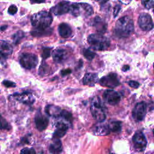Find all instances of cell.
Wrapping results in <instances>:
<instances>
[{
	"mask_svg": "<svg viewBox=\"0 0 154 154\" xmlns=\"http://www.w3.org/2000/svg\"><path fill=\"white\" fill-rule=\"evenodd\" d=\"M129 69V66L128 65H125L122 67V70L123 72H126Z\"/></svg>",
	"mask_w": 154,
	"mask_h": 154,
	"instance_id": "obj_40",
	"label": "cell"
},
{
	"mask_svg": "<svg viewBox=\"0 0 154 154\" xmlns=\"http://www.w3.org/2000/svg\"><path fill=\"white\" fill-rule=\"evenodd\" d=\"M153 68H154V64H153Z\"/></svg>",
	"mask_w": 154,
	"mask_h": 154,
	"instance_id": "obj_43",
	"label": "cell"
},
{
	"mask_svg": "<svg viewBox=\"0 0 154 154\" xmlns=\"http://www.w3.org/2000/svg\"><path fill=\"white\" fill-rule=\"evenodd\" d=\"M60 117H61L63 119H64L67 122H72V114L70 112H69V111H67L66 110H62L61 111Z\"/></svg>",
	"mask_w": 154,
	"mask_h": 154,
	"instance_id": "obj_29",
	"label": "cell"
},
{
	"mask_svg": "<svg viewBox=\"0 0 154 154\" xmlns=\"http://www.w3.org/2000/svg\"><path fill=\"white\" fill-rule=\"evenodd\" d=\"M128 84L130 87H132V88H137L140 86V84L135 81H130L128 82Z\"/></svg>",
	"mask_w": 154,
	"mask_h": 154,
	"instance_id": "obj_36",
	"label": "cell"
},
{
	"mask_svg": "<svg viewBox=\"0 0 154 154\" xmlns=\"http://www.w3.org/2000/svg\"><path fill=\"white\" fill-rule=\"evenodd\" d=\"M92 131L96 135H107L110 132L108 125L99 123L96 125L93 128Z\"/></svg>",
	"mask_w": 154,
	"mask_h": 154,
	"instance_id": "obj_17",
	"label": "cell"
},
{
	"mask_svg": "<svg viewBox=\"0 0 154 154\" xmlns=\"http://www.w3.org/2000/svg\"><path fill=\"white\" fill-rule=\"evenodd\" d=\"M20 153L23 154H34L35 151L33 148H24L20 150Z\"/></svg>",
	"mask_w": 154,
	"mask_h": 154,
	"instance_id": "obj_32",
	"label": "cell"
},
{
	"mask_svg": "<svg viewBox=\"0 0 154 154\" xmlns=\"http://www.w3.org/2000/svg\"><path fill=\"white\" fill-rule=\"evenodd\" d=\"M52 143L49 147V150L52 153H60L63 150L61 141L59 138H53Z\"/></svg>",
	"mask_w": 154,
	"mask_h": 154,
	"instance_id": "obj_21",
	"label": "cell"
},
{
	"mask_svg": "<svg viewBox=\"0 0 154 154\" xmlns=\"http://www.w3.org/2000/svg\"><path fill=\"white\" fill-rule=\"evenodd\" d=\"M90 46L97 51L106 49L110 45V41L105 36L101 34H90L87 38Z\"/></svg>",
	"mask_w": 154,
	"mask_h": 154,
	"instance_id": "obj_4",
	"label": "cell"
},
{
	"mask_svg": "<svg viewBox=\"0 0 154 154\" xmlns=\"http://www.w3.org/2000/svg\"><path fill=\"white\" fill-rule=\"evenodd\" d=\"M34 122L37 129L40 131L45 130L47 128L49 123L48 119L45 116L43 115L40 111H37L36 113Z\"/></svg>",
	"mask_w": 154,
	"mask_h": 154,
	"instance_id": "obj_14",
	"label": "cell"
},
{
	"mask_svg": "<svg viewBox=\"0 0 154 154\" xmlns=\"http://www.w3.org/2000/svg\"><path fill=\"white\" fill-rule=\"evenodd\" d=\"M1 129H9V125H8V123L2 117H1Z\"/></svg>",
	"mask_w": 154,
	"mask_h": 154,
	"instance_id": "obj_35",
	"label": "cell"
},
{
	"mask_svg": "<svg viewBox=\"0 0 154 154\" xmlns=\"http://www.w3.org/2000/svg\"><path fill=\"white\" fill-rule=\"evenodd\" d=\"M99 82L101 85L109 88L116 87L120 84L117 75L114 73H111L108 75L102 77Z\"/></svg>",
	"mask_w": 154,
	"mask_h": 154,
	"instance_id": "obj_10",
	"label": "cell"
},
{
	"mask_svg": "<svg viewBox=\"0 0 154 154\" xmlns=\"http://www.w3.org/2000/svg\"><path fill=\"white\" fill-rule=\"evenodd\" d=\"M153 134H154V129H153Z\"/></svg>",
	"mask_w": 154,
	"mask_h": 154,
	"instance_id": "obj_42",
	"label": "cell"
},
{
	"mask_svg": "<svg viewBox=\"0 0 154 154\" xmlns=\"http://www.w3.org/2000/svg\"><path fill=\"white\" fill-rule=\"evenodd\" d=\"M52 29L49 28H35L31 32V34L34 37H43L51 35Z\"/></svg>",
	"mask_w": 154,
	"mask_h": 154,
	"instance_id": "obj_24",
	"label": "cell"
},
{
	"mask_svg": "<svg viewBox=\"0 0 154 154\" xmlns=\"http://www.w3.org/2000/svg\"><path fill=\"white\" fill-rule=\"evenodd\" d=\"M92 25L94 26L96 28L97 31L100 33H104L106 31V23L98 16L96 17L93 19L92 22Z\"/></svg>",
	"mask_w": 154,
	"mask_h": 154,
	"instance_id": "obj_20",
	"label": "cell"
},
{
	"mask_svg": "<svg viewBox=\"0 0 154 154\" xmlns=\"http://www.w3.org/2000/svg\"><path fill=\"white\" fill-rule=\"evenodd\" d=\"M24 35V32L23 31H18L13 36V40L14 43L15 44H18L20 42V40L23 38Z\"/></svg>",
	"mask_w": 154,
	"mask_h": 154,
	"instance_id": "obj_27",
	"label": "cell"
},
{
	"mask_svg": "<svg viewBox=\"0 0 154 154\" xmlns=\"http://www.w3.org/2000/svg\"><path fill=\"white\" fill-rule=\"evenodd\" d=\"M56 129L53 134V138H60L63 137L68 129V124L64 121H58L56 124Z\"/></svg>",
	"mask_w": 154,
	"mask_h": 154,
	"instance_id": "obj_16",
	"label": "cell"
},
{
	"mask_svg": "<svg viewBox=\"0 0 154 154\" xmlns=\"http://www.w3.org/2000/svg\"><path fill=\"white\" fill-rule=\"evenodd\" d=\"M7 27V25H5H5L2 26H1V30H2V31H4V29H5V28H6Z\"/></svg>",
	"mask_w": 154,
	"mask_h": 154,
	"instance_id": "obj_41",
	"label": "cell"
},
{
	"mask_svg": "<svg viewBox=\"0 0 154 154\" xmlns=\"http://www.w3.org/2000/svg\"><path fill=\"white\" fill-rule=\"evenodd\" d=\"M103 97L106 103L111 105L117 104L121 99L119 93L113 90H106L105 91L103 94Z\"/></svg>",
	"mask_w": 154,
	"mask_h": 154,
	"instance_id": "obj_11",
	"label": "cell"
},
{
	"mask_svg": "<svg viewBox=\"0 0 154 154\" xmlns=\"http://www.w3.org/2000/svg\"><path fill=\"white\" fill-rule=\"evenodd\" d=\"M20 65L26 69L35 68L38 63L37 57L32 53H23L19 58Z\"/></svg>",
	"mask_w": 154,
	"mask_h": 154,
	"instance_id": "obj_6",
	"label": "cell"
},
{
	"mask_svg": "<svg viewBox=\"0 0 154 154\" xmlns=\"http://www.w3.org/2000/svg\"><path fill=\"white\" fill-rule=\"evenodd\" d=\"M68 57V52L63 48H56L52 52V58L55 62L63 63Z\"/></svg>",
	"mask_w": 154,
	"mask_h": 154,
	"instance_id": "obj_15",
	"label": "cell"
},
{
	"mask_svg": "<svg viewBox=\"0 0 154 154\" xmlns=\"http://www.w3.org/2000/svg\"><path fill=\"white\" fill-rule=\"evenodd\" d=\"M32 4L34 3H43L45 2V0H30Z\"/></svg>",
	"mask_w": 154,
	"mask_h": 154,
	"instance_id": "obj_39",
	"label": "cell"
},
{
	"mask_svg": "<svg viewBox=\"0 0 154 154\" xmlns=\"http://www.w3.org/2000/svg\"><path fill=\"white\" fill-rule=\"evenodd\" d=\"M14 99L25 105H31L34 102V97L29 92H23L22 93H15L11 96Z\"/></svg>",
	"mask_w": 154,
	"mask_h": 154,
	"instance_id": "obj_12",
	"label": "cell"
},
{
	"mask_svg": "<svg viewBox=\"0 0 154 154\" xmlns=\"http://www.w3.org/2000/svg\"><path fill=\"white\" fill-rule=\"evenodd\" d=\"M153 12H154V8H153Z\"/></svg>",
	"mask_w": 154,
	"mask_h": 154,
	"instance_id": "obj_44",
	"label": "cell"
},
{
	"mask_svg": "<svg viewBox=\"0 0 154 154\" xmlns=\"http://www.w3.org/2000/svg\"><path fill=\"white\" fill-rule=\"evenodd\" d=\"M141 3L147 9H150L154 5L153 0H141Z\"/></svg>",
	"mask_w": 154,
	"mask_h": 154,
	"instance_id": "obj_30",
	"label": "cell"
},
{
	"mask_svg": "<svg viewBox=\"0 0 154 154\" xmlns=\"http://www.w3.org/2000/svg\"><path fill=\"white\" fill-rule=\"evenodd\" d=\"M134 29L132 19L129 16H123L117 21L114 28V32L119 37L126 38L131 35L134 31Z\"/></svg>",
	"mask_w": 154,
	"mask_h": 154,
	"instance_id": "obj_1",
	"label": "cell"
},
{
	"mask_svg": "<svg viewBox=\"0 0 154 154\" xmlns=\"http://www.w3.org/2000/svg\"><path fill=\"white\" fill-rule=\"evenodd\" d=\"M91 113L93 118L98 122L101 123L106 119V108L98 96L92 98L90 106Z\"/></svg>",
	"mask_w": 154,
	"mask_h": 154,
	"instance_id": "obj_2",
	"label": "cell"
},
{
	"mask_svg": "<svg viewBox=\"0 0 154 154\" xmlns=\"http://www.w3.org/2000/svg\"><path fill=\"white\" fill-rule=\"evenodd\" d=\"M3 85H4L6 87H16V84L12 81H8V80H5L2 82Z\"/></svg>",
	"mask_w": 154,
	"mask_h": 154,
	"instance_id": "obj_34",
	"label": "cell"
},
{
	"mask_svg": "<svg viewBox=\"0 0 154 154\" xmlns=\"http://www.w3.org/2000/svg\"><path fill=\"white\" fill-rule=\"evenodd\" d=\"M132 142L134 143V148L138 152H143L145 150L147 141L145 135L141 131L135 132L132 137Z\"/></svg>",
	"mask_w": 154,
	"mask_h": 154,
	"instance_id": "obj_7",
	"label": "cell"
},
{
	"mask_svg": "<svg viewBox=\"0 0 154 154\" xmlns=\"http://www.w3.org/2000/svg\"><path fill=\"white\" fill-rule=\"evenodd\" d=\"M83 55L84 57L88 61H91L95 57V53L88 49H85L83 50Z\"/></svg>",
	"mask_w": 154,
	"mask_h": 154,
	"instance_id": "obj_28",
	"label": "cell"
},
{
	"mask_svg": "<svg viewBox=\"0 0 154 154\" xmlns=\"http://www.w3.org/2000/svg\"><path fill=\"white\" fill-rule=\"evenodd\" d=\"M70 4L68 1H62L53 7L51 11L55 15L59 16L65 14L70 11Z\"/></svg>",
	"mask_w": 154,
	"mask_h": 154,
	"instance_id": "obj_13",
	"label": "cell"
},
{
	"mask_svg": "<svg viewBox=\"0 0 154 154\" xmlns=\"http://www.w3.org/2000/svg\"><path fill=\"white\" fill-rule=\"evenodd\" d=\"M0 52L1 57L6 58L11 55L13 52L12 46L4 40H1L0 42Z\"/></svg>",
	"mask_w": 154,
	"mask_h": 154,
	"instance_id": "obj_19",
	"label": "cell"
},
{
	"mask_svg": "<svg viewBox=\"0 0 154 154\" xmlns=\"http://www.w3.org/2000/svg\"><path fill=\"white\" fill-rule=\"evenodd\" d=\"M51 72V68L50 67L46 64L45 63H43L39 67L38 69V74L40 76H46L50 73Z\"/></svg>",
	"mask_w": 154,
	"mask_h": 154,
	"instance_id": "obj_26",
	"label": "cell"
},
{
	"mask_svg": "<svg viewBox=\"0 0 154 154\" xmlns=\"http://www.w3.org/2000/svg\"><path fill=\"white\" fill-rule=\"evenodd\" d=\"M147 105L144 102H140L137 103L133 111L132 117L135 122H140L143 120L146 114Z\"/></svg>",
	"mask_w": 154,
	"mask_h": 154,
	"instance_id": "obj_8",
	"label": "cell"
},
{
	"mask_svg": "<svg viewBox=\"0 0 154 154\" xmlns=\"http://www.w3.org/2000/svg\"><path fill=\"white\" fill-rule=\"evenodd\" d=\"M138 25L143 31H148L154 27V24L151 16L146 13L141 14L138 18Z\"/></svg>",
	"mask_w": 154,
	"mask_h": 154,
	"instance_id": "obj_9",
	"label": "cell"
},
{
	"mask_svg": "<svg viewBox=\"0 0 154 154\" xmlns=\"http://www.w3.org/2000/svg\"><path fill=\"white\" fill-rule=\"evenodd\" d=\"M108 126L110 131L113 132H118L122 129V123L119 121H111Z\"/></svg>",
	"mask_w": 154,
	"mask_h": 154,
	"instance_id": "obj_25",
	"label": "cell"
},
{
	"mask_svg": "<svg viewBox=\"0 0 154 154\" xmlns=\"http://www.w3.org/2000/svg\"><path fill=\"white\" fill-rule=\"evenodd\" d=\"M120 10V6L119 5H117L115 6L114 8V17H116L119 12Z\"/></svg>",
	"mask_w": 154,
	"mask_h": 154,
	"instance_id": "obj_37",
	"label": "cell"
},
{
	"mask_svg": "<svg viewBox=\"0 0 154 154\" xmlns=\"http://www.w3.org/2000/svg\"><path fill=\"white\" fill-rule=\"evenodd\" d=\"M69 11L74 16L84 15L87 17L93 14V7L90 4L84 2L73 3L70 5Z\"/></svg>",
	"mask_w": 154,
	"mask_h": 154,
	"instance_id": "obj_5",
	"label": "cell"
},
{
	"mask_svg": "<svg viewBox=\"0 0 154 154\" xmlns=\"http://www.w3.org/2000/svg\"><path fill=\"white\" fill-rule=\"evenodd\" d=\"M70 73H71V70L69 69L61 70V75L63 76H66V75H68V74H69Z\"/></svg>",
	"mask_w": 154,
	"mask_h": 154,
	"instance_id": "obj_38",
	"label": "cell"
},
{
	"mask_svg": "<svg viewBox=\"0 0 154 154\" xmlns=\"http://www.w3.org/2000/svg\"><path fill=\"white\" fill-rule=\"evenodd\" d=\"M17 11V8L16 5H11L9 7L8 9V12L9 14L13 15L14 14L16 13V12Z\"/></svg>",
	"mask_w": 154,
	"mask_h": 154,
	"instance_id": "obj_33",
	"label": "cell"
},
{
	"mask_svg": "<svg viewBox=\"0 0 154 154\" xmlns=\"http://www.w3.org/2000/svg\"><path fill=\"white\" fill-rule=\"evenodd\" d=\"M61 111L60 107L52 105H47L45 108V112L48 116L56 118L60 117Z\"/></svg>",
	"mask_w": 154,
	"mask_h": 154,
	"instance_id": "obj_23",
	"label": "cell"
},
{
	"mask_svg": "<svg viewBox=\"0 0 154 154\" xmlns=\"http://www.w3.org/2000/svg\"><path fill=\"white\" fill-rule=\"evenodd\" d=\"M31 21L35 28H47L49 27L52 22V17L49 12L42 11L34 14Z\"/></svg>",
	"mask_w": 154,
	"mask_h": 154,
	"instance_id": "obj_3",
	"label": "cell"
},
{
	"mask_svg": "<svg viewBox=\"0 0 154 154\" xmlns=\"http://www.w3.org/2000/svg\"><path fill=\"white\" fill-rule=\"evenodd\" d=\"M51 55V49L49 48H45L43 49L42 57L43 59H46Z\"/></svg>",
	"mask_w": 154,
	"mask_h": 154,
	"instance_id": "obj_31",
	"label": "cell"
},
{
	"mask_svg": "<svg viewBox=\"0 0 154 154\" xmlns=\"http://www.w3.org/2000/svg\"><path fill=\"white\" fill-rule=\"evenodd\" d=\"M98 81L97 74L94 73H87L83 78V83L84 85L88 86H94Z\"/></svg>",
	"mask_w": 154,
	"mask_h": 154,
	"instance_id": "obj_18",
	"label": "cell"
},
{
	"mask_svg": "<svg viewBox=\"0 0 154 154\" xmlns=\"http://www.w3.org/2000/svg\"><path fill=\"white\" fill-rule=\"evenodd\" d=\"M58 32L63 38H68L72 35V29L70 26L66 23H62L58 26Z\"/></svg>",
	"mask_w": 154,
	"mask_h": 154,
	"instance_id": "obj_22",
	"label": "cell"
}]
</instances>
